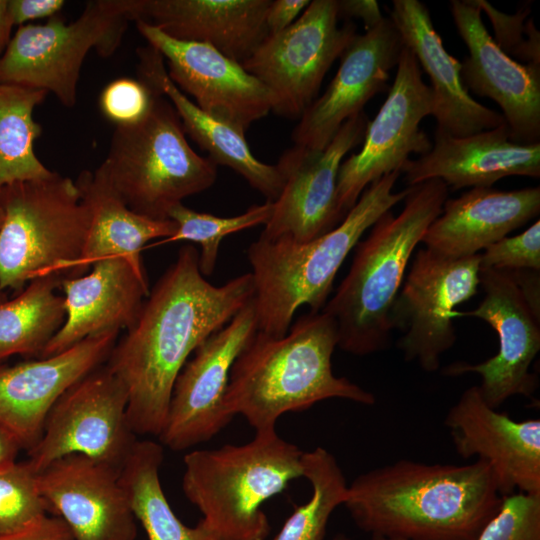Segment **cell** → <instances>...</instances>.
Listing matches in <instances>:
<instances>
[{
    "label": "cell",
    "instance_id": "5",
    "mask_svg": "<svg viewBox=\"0 0 540 540\" xmlns=\"http://www.w3.org/2000/svg\"><path fill=\"white\" fill-rule=\"evenodd\" d=\"M400 171L369 184L342 221L305 243L261 236L247 249L254 285L253 304L259 331L285 335L303 305L318 312L325 306L338 270L365 231L404 200L408 188L393 192Z\"/></svg>",
    "mask_w": 540,
    "mask_h": 540
},
{
    "label": "cell",
    "instance_id": "13",
    "mask_svg": "<svg viewBox=\"0 0 540 540\" xmlns=\"http://www.w3.org/2000/svg\"><path fill=\"white\" fill-rule=\"evenodd\" d=\"M432 113L430 86L414 54L403 47L387 98L368 121L361 150L342 161L337 178V204L344 217L373 181L400 171L410 154L432 147L420 122Z\"/></svg>",
    "mask_w": 540,
    "mask_h": 540
},
{
    "label": "cell",
    "instance_id": "24",
    "mask_svg": "<svg viewBox=\"0 0 540 540\" xmlns=\"http://www.w3.org/2000/svg\"><path fill=\"white\" fill-rule=\"evenodd\" d=\"M61 288L65 321L39 358L61 353L90 336L129 329L150 292L147 279L121 256L96 262L88 274L63 279Z\"/></svg>",
    "mask_w": 540,
    "mask_h": 540
},
{
    "label": "cell",
    "instance_id": "7",
    "mask_svg": "<svg viewBox=\"0 0 540 540\" xmlns=\"http://www.w3.org/2000/svg\"><path fill=\"white\" fill-rule=\"evenodd\" d=\"M155 92L143 119L115 127L99 167L132 211L167 220L173 206L215 183L217 167L190 147L175 108Z\"/></svg>",
    "mask_w": 540,
    "mask_h": 540
},
{
    "label": "cell",
    "instance_id": "8",
    "mask_svg": "<svg viewBox=\"0 0 540 540\" xmlns=\"http://www.w3.org/2000/svg\"><path fill=\"white\" fill-rule=\"evenodd\" d=\"M0 290L55 274L74 276L90 225V213L74 180L54 173L15 182L0 192Z\"/></svg>",
    "mask_w": 540,
    "mask_h": 540
},
{
    "label": "cell",
    "instance_id": "45",
    "mask_svg": "<svg viewBox=\"0 0 540 540\" xmlns=\"http://www.w3.org/2000/svg\"><path fill=\"white\" fill-rule=\"evenodd\" d=\"M14 26L8 12V0H0V57L10 42V34Z\"/></svg>",
    "mask_w": 540,
    "mask_h": 540
},
{
    "label": "cell",
    "instance_id": "47",
    "mask_svg": "<svg viewBox=\"0 0 540 540\" xmlns=\"http://www.w3.org/2000/svg\"><path fill=\"white\" fill-rule=\"evenodd\" d=\"M2 221H3V212H2V209L0 207V227H1Z\"/></svg>",
    "mask_w": 540,
    "mask_h": 540
},
{
    "label": "cell",
    "instance_id": "23",
    "mask_svg": "<svg viewBox=\"0 0 540 540\" xmlns=\"http://www.w3.org/2000/svg\"><path fill=\"white\" fill-rule=\"evenodd\" d=\"M408 186L430 179L448 188L491 187L507 176H540V143L521 145L511 141L505 123L464 137L435 131L431 149L408 159L400 169Z\"/></svg>",
    "mask_w": 540,
    "mask_h": 540
},
{
    "label": "cell",
    "instance_id": "19",
    "mask_svg": "<svg viewBox=\"0 0 540 540\" xmlns=\"http://www.w3.org/2000/svg\"><path fill=\"white\" fill-rule=\"evenodd\" d=\"M404 47L387 17L356 34L341 55L338 71L325 92L307 108L293 130L295 145L323 150L342 124L363 112L365 104L385 91L390 70L397 66Z\"/></svg>",
    "mask_w": 540,
    "mask_h": 540
},
{
    "label": "cell",
    "instance_id": "18",
    "mask_svg": "<svg viewBox=\"0 0 540 540\" xmlns=\"http://www.w3.org/2000/svg\"><path fill=\"white\" fill-rule=\"evenodd\" d=\"M450 7L469 50L461 62L464 87L499 105L512 142L540 143V66L521 64L503 52L488 33L473 0H451Z\"/></svg>",
    "mask_w": 540,
    "mask_h": 540
},
{
    "label": "cell",
    "instance_id": "40",
    "mask_svg": "<svg viewBox=\"0 0 540 540\" xmlns=\"http://www.w3.org/2000/svg\"><path fill=\"white\" fill-rule=\"evenodd\" d=\"M0 540H73V535L63 519L45 515L24 530L2 536Z\"/></svg>",
    "mask_w": 540,
    "mask_h": 540
},
{
    "label": "cell",
    "instance_id": "39",
    "mask_svg": "<svg viewBox=\"0 0 540 540\" xmlns=\"http://www.w3.org/2000/svg\"><path fill=\"white\" fill-rule=\"evenodd\" d=\"M480 268L540 271V221L522 233L504 237L480 253Z\"/></svg>",
    "mask_w": 540,
    "mask_h": 540
},
{
    "label": "cell",
    "instance_id": "3",
    "mask_svg": "<svg viewBox=\"0 0 540 540\" xmlns=\"http://www.w3.org/2000/svg\"><path fill=\"white\" fill-rule=\"evenodd\" d=\"M336 346V323L322 310L300 316L281 337L257 330L231 368L227 411L233 417L242 415L256 432H263L274 430L284 413L327 399L373 405L371 392L333 373Z\"/></svg>",
    "mask_w": 540,
    "mask_h": 540
},
{
    "label": "cell",
    "instance_id": "30",
    "mask_svg": "<svg viewBox=\"0 0 540 540\" xmlns=\"http://www.w3.org/2000/svg\"><path fill=\"white\" fill-rule=\"evenodd\" d=\"M163 458L162 445L137 440L119 470V483L148 540H224L203 519L188 527L176 517L160 483Z\"/></svg>",
    "mask_w": 540,
    "mask_h": 540
},
{
    "label": "cell",
    "instance_id": "20",
    "mask_svg": "<svg viewBox=\"0 0 540 540\" xmlns=\"http://www.w3.org/2000/svg\"><path fill=\"white\" fill-rule=\"evenodd\" d=\"M464 459L476 456L493 470L501 496L540 494V420L516 421L484 400L478 386L467 388L445 420Z\"/></svg>",
    "mask_w": 540,
    "mask_h": 540
},
{
    "label": "cell",
    "instance_id": "36",
    "mask_svg": "<svg viewBox=\"0 0 540 540\" xmlns=\"http://www.w3.org/2000/svg\"><path fill=\"white\" fill-rule=\"evenodd\" d=\"M371 540H400L371 536ZM477 540H540V494L503 496Z\"/></svg>",
    "mask_w": 540,
    "mask_h": 540
},
{
    "label": "cell",
    "instance_id": "6",
    "mask_svg": "<svg viewBox=\"0 0 540 540\" xmlns=\"http://www.w3.org/2000/svg\"><path fill=\"white\" fill-rule=\"evenodd\" d=\"M303 453L275 429L242 445L193 450L184 457L182 489L224 540H265L270 524L261 506L303 477Z\"/></svg>",
    "mask_w": 540,
    "mask_h": 540
},
{
    "label": "cell",
    "instance_id": "33",
    "mask_svg": "<svg viewBox=\"0 0 540 540\" xmlns=\"http://www.w3.org/2000/svg\"><path fill=\"white\" fill-rule=\"evenodd\" d=\"M303 477L312 487L310 499L296 506L273 540H324L334 510L343 505L347 481L335 456L323 447L304 452Z\"/></svg>",
    "mask_w": 540,
    "mask_h": 540
},
{
    "label": "cell",
    "instance_id": "15",
    "mask_svg": "<svg viewBox=\"0 0 540 540\" xmlns=\"http://www.w3.org/2000/svg\"><path fill=\"white\" fill-rule=\"evenodd\" d=\"M480 286L485 293L482 302L474 310L452 315L489 324L498 336V352L477 364L454 362L443 374L479 375L484 400L497 409L512 396L531 397L536 391L538 380L530 367L540 351V315L532 310L510 271L480 268Z\"/></svg>",
    "mask_w": 540,
    "mask_h": 540
},
{
    "label": "cell",
    "instance_id": "14",
    "mask_svg": "<svg viewBox=\"0 0 540 540\" xmlns=\"http://www.w3.org/2000/svg\"><path fill=\"white\" fill-rule=\"evenodd\" d=\"M257 330L250 300L196 348L172 390L167 417L158 435L165 446L174 451L186 450L210 440L231 422L233 416L225 406L231 368Z\"/></svg>",
    "mask_w": 540,
    "mask_h": 540
},
{
    "label": "cell",
    "instance_id": "44",
    "mask_svg": "<svg viewBox=\"0 0 540 540\" xmlns=\"http://www.w3.org/2000/svg\"><path fill=\"white\" fill-rule=\"evenodd\" d=\"M19 450L18 441L0 424V466L14 462Z\"/></svg>",
    "mask_w": 540,
    "mask_h": 540
},
{
    "label": "cell",
    "instance_id": "43",
    "mask_svg": "<svg viewBox=\"0 0 540 540\" xmlns=\"http://www.w3.org/2000/svg\"><path fill=\"white\" fill-rule=\"evenodd\" d=\"M340 17H356L363 21L368 30L378 24L383 16L377 1L374 0H342L338 1Z\"/></svg>",
    "mask_w": 540,
    "mask_h": 540
},
{
    "label": "cell",
    "instance_id": "11",
    "mask_svg": "<svg viewBox=\"0 0 540 540\" xmlns=\"http://www.w3.org/2000/svg\"><path fill=\"white\" fill-rule=\"evenodd\" d=\"M479 286L480 254L453 258L419 249L390 315L392 330L403 332L397 346L404 359L426 372L437 371L456 341L452 314Z\"/></svg>",
    "mask_w": 540,
    "mask_h": 540
},
{
    "label": "cell",
    "instance_id": "12",
    "mask_svg": "<svg viewBox=\"0 0 540 540\" xmlns=\"http://www.w3.org/2000/svg\"><path fill=\"white\" fill-rule=\"evenodd\" d=\"M127 404L124 385L104 363L55 402L27 461L39 473L64 456L83 454L120 470L137 441L127 421Z\"/></svg>",
    "mask_w": 540,
    "mask_h": 540
},
{
    "label": "cell",
    "instance_id": "21",
    "mask_svg": "<svg viewBox=\"0 0 540 540\" xmlns=\"http://www.w3.org/2000/svg\"><path fill=\"white\" fill-rule=\"evenodd\" d=\"M120 331L90 336L50 357L0 366V424L29 451L40 440L46 417L60 396L103 365Z\"/></svg>",
    "mask_w": 540,
    "mask_h": 540
},
{
    "label": "cell",
    "instance_id": "35",
    "mask_svg": "<svg viewBox=\"0 0 540 540\" xmlns=\"http://www.w3.org/2000/svg\"><path fill=\"white\" fill-rule=\"evenodd\" d=\"M47 512L38 473L27 460L0 466V537L24 530Z\"/></svg>",
    "mask_w": 540,
    "mask_h": 540
},
{
    "label": "cell",
    "instance_id": "32",
    "mask_svg": "<svg viewBox=\"0 0 540 540\" xmlns=\"http://www.w3.org/2000/svg\"><path fill=\"white\" fill-rule=\"evenodd\" d=\"M46 95L43 90L0 82V192L9 184L55 173L34 152L42 128L33 112Z\"/></svg>",
    "mask_w": 540,
    "mask_h": 540
},
{
    "label": "cell",
    "instance_id": "22",
    "mask_svg": "<svg viewBox=\"0 0 540 540\" xmlns=\"http://www.w3.org/2000/svg\"><path fill=\"white\" fill-rule=\"evenodd\" d=\"M48 511L63 519L73 540H135V516L119 470L83 454L64 456L38 473Z\"/></svg>",
    "mask_w": 540,
    "mask_h": 540
},
{
    "label": "cell",
    "instance_id": "42",
    "mask_svg": "<svg viewBox=\"0 0 540 540\" xmlns=\"http://www.w3.org/2000/svg\"><path fill=\"white\" fill-rule=\"evenodd\" d=\"M309 3L308 0L271 1L265 18L268 34L279 33L293 24Z\"/></svg>",
    "mask_w": 540,
    "mask_h": 540
},
{
    "label": "cell",
    "instance_id": "46",
    "mask_svg": "<svg viewBox=\"0 0 540 540\" xmlns=\"http://www.w3.org/2000/svg\"><path fill=\"white\" fill-rule=\"evenodd\" d=\"M332 540H349L345 534H337L333 537Z\"/></svg>",
    "mask_w": 540,
    "mask_h": 540
},
{
    "label": "cell",
    "instance_id": "4",
    "mask_svg": "<svg viewBox=\"0 0 540 540\" xmlns=\"http://www.w3.org/2000/svg\"><path fill=\"white\" fill-rule=\"evenodd\" d=\"M407 188L401 213H384L357 243L347 275L322 309L335 321L338 347L347 353L364 356L389 346L391 310L409 261L448 198L440 179Z\"/></svg>",
    "mask_w": 540,
    "mask_h": 540
},
{
    "label": "cell",
    "instance_id": "38",
    "mask_svg": "<svg viewBox=\"0 0 540 540\" xmlns=\"http://www.w3.org/2000/svg\"><path fill=\"white\" fill-rule=\"evenodd\" d=\"M155 93L140 79L118 78L102 90L100 110L115 126L132 125L149 112Z\"/></svg>",
    "mask_w": 540,
    "mask_h": 540
},
{
    "label": "cell",
    "instance_id": "25",
    "mask_svg": "<svg viewBox=\"0 0 540 540\" xmlns=\"http://www.w3.org/2000/svg\"><path fill=\"white\" fill-rule=\"evenodd\" d=\"M389 18L403 44L431 80L432 113L436 130L464 137L505 123L502 114L475 101L464 87L461 62L444 48L430 12L419 0H393Z\"/></svg>",
    "mask_w": 540,
    "mask_h": 540
},
{
    "label": "cell",
    "instance_id": "34",
    "mask_svg": "<svg viewBox=\"0 0 540 540\" xmlns=\"http://www.w3.org/2000/svg\"><path fill=\"white\" fill-rule=\"evenodd\" d=\"M272 210V201L266 200L264 204L253 205L240 215L218 217L195 211L178 203L168 212V218L177 224L175 233L156 244L177 241L199 244L201 247L199 269L204 277H208L215 270L221 241L232 233L265 225L271 217Z\"/></svg>",
    "mask_w": 540,
    "mask_h": 540
},
{
    "label": "cell",
    "instance_id": "28",
    "mask_svg": "<svg viewBox=\"0 0 540 540\" xmlns=\"http://www.w3.org/2000/svg\"><path fill=\"white\" fill-rule=\"evenodd\" d=\"M139 79L165 96L175 108L184 131L205 151L216 165L240 174L267 201H275L284 180L277 164L259 161L251 152L245 135L203 112L169 78L162 55L148 45L138 52Z\"/></svg>",
    "mask_w": 540,
    "mask_h": 540
},
{
    "label": "cell",
    "instance_id": "31",
    "mask_svg": "<svg viewBox=\"0 0 540 540\" xmlns=\"http://www.w3.org/2000/svg\"><path fill=\"white\" fill-rule=\"evenodd\" d=\"M63 278L37 277L12 298L0 290V362L9 356H40L66 317L64 297L57 294Z\"/></svg>",
    "mask_w": 540,
    "mask_h": 540
},
{
    "label": "cell",
    "instance_id": "2",
    "mask_svg": "<svg viewBox=\"0 0 540 540\" xmlns=\"http://www.w3.org/2000/svg\"><path fill=\"white\" fill-rule=\"evenodd\" d=\"M492 467L401 459L357 476L343 505L361 530L400 540H477L501 500Z\"/></svg>",
    "mask_w": 540,
    "mask_h": 540
},
{
    "label": "cell",
    "instance_id": "9",
    "mask_svg": "<svg viewBox=\"0 0 540 540\" xmlns=\"http://www.w3.org/2000/svg\"><path fill=\"white\" fill-rule=\"evenodd\" d=\"M128 20L130 0H96L69 24L54 15L43 25H23L0 57V82L52 92L71 108L88 52L112 55Z\"/></svg>",
    "mask_w": 540,
    "mask_h": 540
},
{
    "label": "cell",
    "instance_id": "10",
    "mask_svg": "<svg viewBox=\"0 0 540 540\" xmlns=\"http://www.w3.org/2000/svg\"><path fill=\"white\" fill-rule=\"evenodd\" d=\"M337 0H313L283 31L268 34L241 65L271 92L273 112L300 119L323 78L356 35V26L339 25Z\"/></svg>",
    "mask_w": 540,
    "mask_h": 540
},
{
    "label": "cell",
    "instance_id": "17",
    "mask_svg": "<svg viewBox=\"0 0 540 540\" xmlns=\"http://www.w3.org/2000/svg\"><path fill=\"white\" fill-rule=\"evenodd\" d=\"M136 26L167 60L171 81L206 114L245 135L273 110L271 92L239 62L207 44L174 39L145 21Z\"/></svg>",
    "mask_w": 540,
    "mask_h": 540
},
{
    "label": "cell",
    "instance_id": "29",
    "mask_svg": "<svg viewBox=\"0 0 540 540\" xmlns=\"http://www.w3.org/2000/svg\"><path fill=\"white\" fill-rule=\"evenodd\" d=\"M75 183L89 210L90 225L73 277L83 275L104 258L121 256L147 279L142 249L153 239L172 236L177 224L171 219L154 220L132 211L100 167L93 172L82 171Z\"/></svg>",
    "mask_w": 540,
    "mask_h": 540
},
{
    "label": "cell",
    "instance_id": "27",
    "mask_svg": "<svg viewBox=\"0 0 540 540\" xmlns=\"http://www.w3.org/2000/svg\"><path fill=\"white\" fill-rule=\"evenodd\" d=\"M539 213V187L512 191L471 188L458 198L446 199L442 212L428 227L421 243L444 256H473Z\"/></svg>",
    "mask_w": 540,
    "mask_h": 540
},
{
    "label": "cell",
    "instance_id": "26",
    "mask_svg": "<svg viewBox=\"0 0 540 540\" xmlns=\"http://www.w3.org/2000/svg\"><path fill=\"white\" fill-rule=\"evenodd\" d=\"M271 0H130L131 19L168 36L207 44L240 64L268 35Z\"/></svg>",
    "mask_w": 540,
    "mask_h": 540
},
{
    "label": "cell",
    "instance_id": "1",
    "mask_svg": "<svg viewBox=\"0 0 540 540\" xmlns=\"http://www.w3.org/2000/svg\"><path fill=\"white\" fill-rule=\"evenodd\" d=\"M253 295L250 272L213 285L200 272L196 248H180L105 362L127 391V421L136 435L160 434L175 381L190 354Z\"/></svg>",
    "mask_w": 540,
    "mask_h": 540
},
{
    "label": "cell",
    "instance_id": "41",
    "mask_svg": "<svg viewBox=\"0 0 540 540\" xmlns=\"http://www.w3.org/2000/svg\"><path fill=\"white\" fill-rule=\"evenodd\" d=\"M63 0H8V12L14 25L52 17L63 8Z\"/></svg>",
    "mask_w": 540,
    "mask_h": 540
},
{
    "label": "cell",
    "instance_id": "16",
    "mask_svg": "<svg viewBox=\"0 0 540 540\" xmlns=\"http://www.w3.org/2000/svg\"><path fill=\"white\" fill-rule=\"evenodd\" d=\"M368 119L361 112L345 121L323 150L295 145L277 165L284 185L260 234L305 243L335 228L344 218L337 204V178L344 156L363 141Z\"/></svg>",
    "mask_w": 540,
    "mask_h": 540
},
{
    "label": "cell",
    "instance_id": "37",
    "mask_svg": "<svg viewBox=\"0 0 540 540\" xmlns=\"http://www.w3.org/2000/svg\"><path fill=\"white\" fill-rule=\"evenodd\" d=\"M473 1L491 19L495 32L494 41L503 52L525 61L526 64L540 66V39L524 37L525 34L531 35L538 32L532 19L524 23L531 11L528 4L511 15L502 13L487 1Z\"/></svg>",
    "mask_w": 540,
    "mask_h": 540
}]
</instances>
